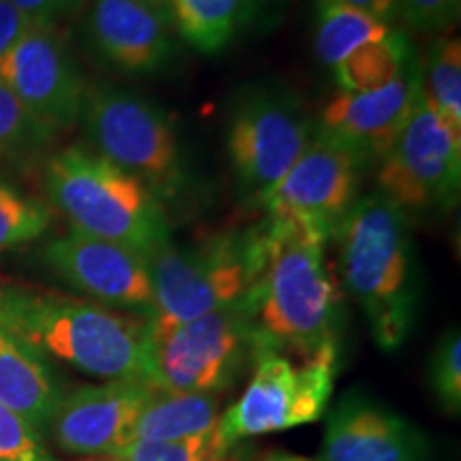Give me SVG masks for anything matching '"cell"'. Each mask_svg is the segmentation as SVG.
<instances>
[{"label": "cell", "mask_w": 461, "mask_h": 461, "mask_svg": "<svg viewBox=\"0 0 461 461\" xmlns=\"http://www.w3.org/2000/svg\"><path fill=\"white\" fill-rule=\"evenodd\" d=\"M54 137L56 132L39 122L0 79V163H31L51 146Z\"/></svg>", "instance_id": "24"}, {"label": "cell", "mask_w": 461, "mask_h": 461, "mask_svg": "<svg viewBox=\"0 0 461 461\" xmlns=\"http://www.w3.org/2000/svg\"><path fill=\"white\" fill-rule=\"evenodd\" d=\"M32 24L34 22L28 20L22 11H17L9 0H0V60L31 31Z\"/></svg>", "instance_id": "31"}, {"label": "cell", "mask_w": 461, "mask_h": 461, "mask_svg": "<svg viewBox=\"0 0 461 461\" xmlns=\"http://www.w3.org/2000/svg\"><path fill=\"white\" fill-rule=\"evenodd\" d=\"M86 146L146 184L160 201L188 186V167L173 120L163 109L120 86H88L79 115Z\"/></svg>", "instance_id": "6"}, {"label": "cell", "mask_w": 461, "mask_h": 461, "mask_svg": "<svg viewBox=\"0 0 461 461\" xmlns=\"http://www.w3.org/2000/svg\"><path fill=\"white\" fill-rule=\"evenodd\" d=\"M17 11H22L34 24L60 26L84 11L88 0H9Z\"/></svg>", "instance_id": "30"}, {"label": "cell", "mask_w": 461, "mask_h": 461, "mask_svg": "<svg viewBox=\"0 0 461 461\" xmlns=\"http://www.w3.org/2000/svg\"><path fill=\"white\" fill-rule=\"evenodd\" d=\"M346 3L366 11L367 15L376 17V20L389 26H393V22L397 20V0H346Z\"/></svg>", "instance_id": "32"}, {"label": "cell", "mask_w": 461, "mask_h": 461, "mask_svg": "<svg viewBox=\"0 0 461 461\" xmlns=\"http://www.w3.org/2000/svg\"><path fill=\"white\" fill-rule=\"evenodd\" d=\"M45 193L73 230L152 255L171 241L165 205L146 184L92 152L68 146L45 163Z\"/></svg>", "instance_id": "4"}, {"label": "cell", "mask_w": 461, "mask_h": 461, "mask_svg": "<svg viewBox=\"0 0 461 461\" xmlns=\"http://www.w3.org/2000/svg\"><path fill=\"white\" fill-rule=\"evenodd\" d=\"M62 395L50 361L0 322V403L43 434Z\"/></svg>", "instance_id": "18"}, {"label": "cell", "mask_w": 461, "mask_h": 461, "mask_svg": "<svg viewBox=\"0 0 461 461\" xmlns=\"http://www.w3.org/2000/svg\"><path fill=\"white\" fill-rule=\"evenodd\" d=\"M378 190L411 214L447 212L461 186V132L453 131L419 90L403 129L378 163Z\"/></svg>", "instance_id": "10"}, {"label": "cell", "mask_w": 461, "mask_h": 461, "mask_svg": "<svg viewBox=\"0 0 461 461\" xmlns=\"http://www.w3.org/2000/svg\"><path fill=\"white\" fill-rule=\"evenodd\" d=\"M322 461H431L412 420L366 393H348L327 419Z\"/></svg>", "instance_id": "16"}, {"label": "cell", "mask_w": 461, "mask_h": 461, "mask_svg": "<svg viewBox=\"0 0 461 461\" xmlns=\"http://www.w3.org/2000/svg\"><path fill=\"white\" fill-rule=\"evenodd\" d=\"M366 167L339 143L316 132L269 197L267 222L330 241L359 201Z\"/></svg>", "instance_id": "11"}, {"label": "cell", "mask_w": 461, "mask_h": 461, "mask_svg": "<svg viewBox=\"0 0 461 461\" xmlns=\"http://www.w3.org/2000/svg\"><path fill=\"white\" fill-rule=\"evenodd\" d=\"M0 79L56 135L79 122L90 86L67 34L50 24H32L14 45L0 60Z\"/></svg>", "instance_id": "12"}, {"label": "cell", "mask_w": 461, "mask_h": 461, "mask_svg": "<svg viewBox=\"0 0 461 461\" xmlns=\"http://www.w3.org/2000/svg\"><path fill=\"white\" fill-rule=\"evenodd\" d=\"M267 263L257 288L258 355L278 353L336 366L344 327L342 291L327 241L265 221Z\"/></svg>", "instance_id": "1"}, {"label": "cell", "mask_w": 461, "mask_h": 461, "mask_svg": "<svg viewBox=\"0 0 461 461\" xmlns=\"http://www.w3.org/2000/svg\"><path fill=\"white\" fill-rule=\"evenodd\" d=\"M258 9V0H171V28L201 54L227 50Z\"/></svg>", "instance_id": "20"}, {"label": "cell", "mask_w": 461, "mask_h": 461, "mask_svg": "<svg viewBox=\"0 0 461 461\" xmlns=\"http://www.w3.org/2000/svg\"><path fill=\"white\" fill-rule=\"evenodd\" d=\"M414 51L406 32L393 31L389 37L361 45L331 68L339 92H372L383 88L400 75Z\"/></svg>", "instance_id": "22"}, {"label": "cell", "mask_w": 461, "mask_h": 461, "mask_svg": "<svg viewBox=\"0 0 461 461\" xmlns=\"http://www.w3.org/2000/svg\"><path fill=\"white\" fill-rule=\"evenodd\" d=\"M312 135V118L291 92L255 86L235 96L227 115V154L248 203L267 205Z\"/></svg>", "instance_id": "8"}, {"label": "cell", "mask_w": 461, "mask_h": 461, "mask_svg": "<svg viewBox=\"0 0 461 461\" xmlns=\"http://www.w3.org/2000/svg\"><path fill=\"white\" fill-rule=\"evenodd\" d=\"M5 285V282H3V278H0V286H3Z\"/></svg>", "instance_id": "37"}, {"label": "cell", "mask_w": 461, "mask_h": 461, "mask_svg": "<svg viewBox=\"0 0 461 461\" xmlns=\"http://www.w3.org/2000/svg\"><path fill=\"white\" fill-rule=\"evenodd\" d=\"M0 322L45 359L67 363L101 380L149 383L146 316L62 293L3 285Z\"/></svg>", "instance_id": "2"}, {"label": "cell", "mask_w": 461, "mask_h": 461, "mask_svg": "<svg viewBox=\"0 0 461 461\" xmlns=\"http://www.w3.org/2000/svg\"><path fill=\"white\" fill-rule=\"evenodd\" d=\"M140 3H143L152 11H157L158 15H163L171 24V0H140Z\"/></svg>", "instance_id": "33"}, {"label": "cell", "mask_w": 461, "mask_h": 461, "mask_svg": "<svg viewBox=\"0 0 461 461\" xmlns=\"http://www.w3.org/2000/svg\"><path fill=\"white\" fill-rule=\"evenodd\" d=\"M54 212L48 203L20 193L14 184L0 180V252L31 244L48 233Z\"/></svg>", "instance_id": "25"}, {"label": "cell", "mask_w": 461, "mask_h": 461, "mask_svg": "<svg viewBox=\"0 0 461 461\" xmlns=\"http://www.w3.org/2000/svg\"><path fill=\"white\" fill-rule=\"evenodd\" d=\"M420 90V58L408 62L393 82L372 92H338L322 107L316 132L339 143L361 160L376 165L393 146Z\"/></svg>", "instance_id": "15"}, {"label": "cell", "mask_w": 461, "mask_h": 461, "mask_svg": "<svg viewBox=\"0 0 461 461\" xmlns=\"http://www.w3.org/2000/svg\"><path fill=\"white\" fill-rule=\"evenodd\" d=\"M0 461H54L41 431L5 403H0Z\"/></svg>", "instance_id": "28"}, {"label": "cell", "mask_w": 461, "mask_h": 461, "mask_svg": "<svg viewBox=\"0 0 461 461\" xmlns=\"http://www.w3.org/2000/svg\"><path fill=\"white\" fill-rule=\"evenodd\" d=\"M41 258L56 278L90 302L146 319L152 316V276L141 252L68 229L43 246Z\"/></svg>", "instance_id": "13"}, {"label": "cell", "mask_w": 461, "mask_h": 461, "mask_svg": "<svg viewBox=\"0 0 461 461\" xmlns=\"http://www.w3.org/2000/svg\"><path fill=\"white\" fill-rule=\"evenodd\" d=\"M263 461H314L308 457H302V455H293V453H272L267 457H263Z\"/></svg>", "instance_id": "34"}, {"label": "cell", "mask_w": 461, "mask_h": 461, "mask_svg": "<svg viewBox=\"0 0 461 461\" xmlns=\"http://www.w3.org/2000/svg\"><path fill=\"white\" fill-rule=\"evenodd\" d=\"M82 32L88 48L122 73H158L176 56L171 24L140 0H88Z\"/></svg>", "instance_id": "17"}, {"label": "cell", "mask_w": 461, "mask_h": 461, "mask_svg": "<svg viewBox=\"0 0 461 461\" xmlns=\"http://www.w3.org/2000/svg\"><path fill=\"white\" fill-rule=\"evenodd\" d=\"M314 51L325 67L333 68L361 45L380 41L395 31L346 0H312Z\"/></svg>", "instance_id": "21"}, {"label": "cell", "mask_w": 461, "mask_h": 461, "mask_svg": "<svg viewBox=\"0 0 461 461\" xmlns=\"http://www.w3.org/2000/svg\"><path fill=\"white\" fill-rule=\"evenodd\" d=\"M336 366L330 361H299L278 353H261L238 402L221 414L216 442L230 451L244 438L276 434L316 423L327 412Z\"/></svg>", "instance_id": "9"}, {"label": "cell", "mask_w": 461, "mask_h": 461, "mask_svg": "<svg viewBox=\"0 0 461 461\" xmlns=\"http://www.w3.org/2000/svg\"><path fill=\"white\" fill-rule=\"evenodd\" d=\"M420 90L440 118L461 132V45L457 37H440L420 60Z\"/></svg>", "instance_id": "23"}, {"label": "cell", "mask_w": 461, "mask_h": 461, "mask_svg": "<svg viewBox=\"0 0 461 461\" xmlns=\"http://www.w3.org/2000/svg\"><path fill=\"white\" fill-rule=\"evenodd\" d=\"M461 0H397V20L419 32H442L457 26Z\"/></svg>", "instance_id": "29"}, {"label": "cell", "mask_w": 461, "mask_h": 461, "mask_svg": "<svg viewBox=\"0 0 461 461\" xmlns=\"http://www.w3.org/2000/svg\"><path fill=\"white\" fill-rule=\"evenodd\" d=\"M82 461H122V459L112 457V455H101V457H88V459H82Z\"/></svg>", "instance_id": "36"}, {"label": "cell", "mask_w": 461, "mask_h": 461, "mask_svg": "<svg viewBox=\"0 0 461 461\" xmlns=\"http://www.w3.org/2000/svg\"><path fill=\"white\" fill-rule=\"evenodd\" d=\"M222 453L216 442V429L173 442H131L112 457L122 461H207Z\"/></svg>", "instance_id": "27"}, {"label": "cell", "mask_w": 461, "mask_h": 461, "mask_svg": "<svg viewBox=\"0 0 461 461\" xmlns=\"http://www.w3.org/2000/svg\"><path fill=\"white\" fill-rule=\"evenodd\" d=\"M428 378L431 393L448 414L461 412V336L459 327L448 330L431 350Z\"/></svg>", "instance_id": "26"}, {"label": "cell", "mask_w": 461, "mask_h": 461, "mask_svg": "<svg viewBox=\"0 0 461 461\" xmlns=\"http://www.w3.org/2000/svg\"><path fill=\"white\" fill-rule=\"evenodd\" d=\"M339 278L378 348H402L417 325L420 282L411 216L380 193L361 197L336 235Z\"/></svg>", "instance_id": "3"}, {"label": "cell", "mask_w": 461, "mask_h": 461, "mask_svg": "<svg viewBox=\"0 0 461 461\" xmlns=\"http://www.w3.org/2000/svg\"><path fill=\"white\" fill-rule=\"evenodd\" d=\"M157 391L152 383L140 378L79 387L62 395L48 431L68 455H113L124 445L137 417Z\"/></svg>", "instance_id": "14"}, {"label": "cell", "mask_w": 461, "mask_h": 461, "mask_svg": "<svg viewBox=\"0 0 461 461\" xmlns=\"http://www.w3.org/2000/svg\"><path fill=\"white\" fill-rule=\"evenodd\" d=\"M255 312L257 293L199 319L149 330V383L167 393L229 389L258 357Z\"/></svg>", "instance_id": "7"}, {"label": "cell", "mask_w": 461, "mask_h": 461, "mask_svg": "<svg viewBox=\"0 0 461 461\" xmlns=\"http://www.w3.org/2000/svg\"><path fill=\"white\" fill-rule=\"evenodd\" d=\"M221 414V400L214 393H167L158 389L137 417L122 447L131 442H173L205 434L216 429Z\"/></svg>", "instance_id": "19"}, {"label": "cell", "mask_w": 461, "mask_h": 461, "mask_svg": "<svg viewBox=\"0 0 461 461\" xmlns=\"http://www.w3.org/2000/svg\"><path fill=\"white\" fill-rule=\"evenodd\" d=\"M267 263L265 224L190 246L167 241L148 255L154 288L149 330L180 325L252 297Z\"/></svg>", "instance_id": "5"}, {"label": "cell", "mask_w": 461, "mask_h": 461, "mask_svg": "<svg viewBox=\"0 0 461 461\" xmlns=\"http://www.w3.org/2000/svg\"><path fill=\"white\" fill-rule=\"evenodd\" d=\"M207 461H238L233 457V455H229V451H222V453H216V455H212L210 459Z\"/></svg>", "instance_id": "35"}]
</instances>
